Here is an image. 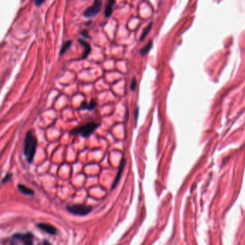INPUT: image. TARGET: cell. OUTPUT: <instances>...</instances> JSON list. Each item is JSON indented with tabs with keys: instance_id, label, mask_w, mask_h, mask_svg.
Returning <instances> with one entry per match:
<instances>
[{
	"instance_id": "cell-9",
	"label": "cell",
	"mask_w": 245,
	"mask_h": 245,
	"mask_svg": "<svg viewBox=\"0 0 245 245\" xmlns=\"http://www.w3.org/2000/svg\"><path fill=\"white\" fill-rule=\"evenodd\" d=\"M97 102L94 100H91L89 103H87L86 101H83L81 104L80 109H86L88 111H91L94 109V108L97 106Z\"/></svg>"
},
{
	"instance_id": "cell-14",
	"label": "cell",
	"mask_w": 245,
	"mask_h": 245,
	"mask_svg": "<svg viewBox=\"0 0 245 245\" xmlns=\"http://www.w3.org/2000/svg\"><path fill=\"white\" fill-rule=\"evenodd\" d=\"M152 41H150L148 44L146 45L141 50H140V54L142 55H146L147 53H148L149 51L151 50V48H152Z\"/></svg>"
},
{
	"instance_id": "cell-16",
	"label": "cell",
	"mask_w": 245,
	"mask_h": 245,
	"mask_svg": "<svg viewBox=\"0 0 245 245\" xmlns=\"http://www.w3.org/2000/svg\"><path fill=\"white\" fill-rule=\"evenodd\" d=\"M136 87H137V80H136L135 78H133V79H132V83H131L130 89L132 91H135Z\"/></svg>"
},
{
	"instance_id": "cell-1",
	"label": "cell",
	"mask_w": 245,
	"mask_h": 245,
	"mask_svg": "<svg viewBox=\"0 0 245 245\" xmlns=\"http://www.w3.org/2000/svg\"><path fill=\"white\" fill-rule=\"evenodd\" d=\"M38 146V140L33 132L29 130L27 132L24 140V144H23V153L26 157L27 160L31 163L33 161L35 157L36 150Z\"/></svg>"
},
{
	"instance_id": "cell-8",
	"label": "cell",
	"mask_w": 245,
	"mask_h": 245,
	"mask_svg": "<svg viewBox=\"0 0 245 245\" xmlns=\"http://www.w3.org/2000/svg\"><path fill=\"white\" fill-rule=\"evenodd\" d=\"M116 1L115 0H108L106 3L105 10H104V14L106 18H109L112 15L113 12V6L115 5Z\"/></svg>"
},
{
	"instance_id": "cell-10",
	"label": "cell",
	"mask_w": 245,
	"mask_h": 245,
	"mask_svg": "<svg viewBox=\"0 0 245 245\" xmlns=\"http://www.w3.org/2000/svg\"><path fill=\"white\" fill-rule=\"evenodd\" d=\"M78 42H79L83 46H84V48H85V51H84V54H83L81 58V59L86 58V57H88V55H89V53H90L91 50L90 45H89L86 41H84V40H81V39H78Z\"/></svg>"
},
{
	"instance_id": "cell-12",
	"label": "cell",
	"mask_w": 245,
	"mask_h": 245,
	"mask_svg": "<svg viewBox=\"0 0 245 245\" xmlns=\"http://www.w3.org/2000/svg\"><path fill=\"white\" fill-rule=\"evenodd\" d=\"M71 44H72L71 40H68L67 42H65V43L63 45L62 48H61V51H60V54H61V55L64 54V53L66 52V51L70 48V47L71 46Z\"/></svg>"
},
{
	"instance_id": "cell-2",
	"label": "cell",
	"mask_w": 245,
	"mask_h": 245,
	"mask_svg": "<svg viewBox=\"0 0 245 245\" xmlns=\"http://www.w3.org/2000/svg\"><path fill=\"white\" fill-rule=\"evenodd\" d=\"M99 126L100 124L99 123L91 121V122L86 123L84 125H79V126L75 127L71 130L70 134L74 135H81L83 137L86 138L89 137Z\"/></svg>"
},
{
	"instance_id": "cell-18",
	"label": "cell",
	"mask_w": 245,
	"mask_h": 245,
	"mask_svg": "<svg viewBox=\"0 0 245 245\" xmlns=\"http://www.w3.org/2000/svg\"><path fill=\"white\" fill-rule=\"evenodd\" d=\"M81 35L84 36L85 38H89V34H88V31L86 30H83L81 32Z\"/></svg>"
},
{
	"instance_id": "cell-13",
	"label": "cell",
	"mask_w": 245,
	"mask_h": 245,
	"mask_svg": "<svg viewBox=\"0 0 245 245\" xmlns=\"http://www.w3.org/2000/svg\"><path fill=\"white\" fill-rule=\"evenodd\" d=\"M152 23H150V24L148 25V26L144 30L143 32H142L141 36H140V41H142V40H143L144 38H146V36L148 35V33H150L151 28H152Z\"/></svg>"
},
{
	"instance_id": "cell-20",
	"label": "cell",
	"mask_w": 245,
	"mask_h": 245,
	"mask_svg": "<svg viewBox=\"0 0 245 245\" xmlns=\"http://www.w3.org/2000/svg\"><path fill=\"white\" fill-rule=\"evenodd\" d=\"M42 244H50V243L49 242H48V241H43V242H42Z\"/></svg>"
},
{
	"instance_id": "cell-17",
	"label": "cell",
	"mask_w": 245,
	"mask_h": 245,
	"mask_svg": "<svg viewBox=\"0 0 245 245\" xmlns=\"http://www.w3.org/2000/svg\"><path fill=\"white\" fill-rule=\"evenodd\" d=\"M45 0H35V5L37 6V7H39V6L42 5V4L45 2Z\"/></svg>"
},
{
	"instance_id": "cell-19",
	"label": "cell",
	"mask_w": 245,
	"mask_h": 245,
	"mask_svg": "<svg viewBox=\"0 0 245 245\" xmlns=\"http://www.w3.org/2000/svg\"><path fill=\"white\" fill-rule=\"evenodd\" d=\"M139 116V108H137V109H136V112H135V118H136V120H137L138 117Z\"/></svg>"
},
{
	"instance_id": "cell-15",
	"label": "cell",
	"mask_w": 245,
	"mask_h": 245,
	"mask_svg": "<svg viewBox=\"0 0 245 245\" xmlns=\"http://www.w3.org/2000/svg\"><path fill=\"white\" fill-rule=\"evenodd\" d=\"M12 178V173H7L6 175L5 178L2 179V183H5L8 182V181H10L11 180V178Z\"/></svg>"
},
{
	"instance_id": "cell-11",
	"label": "cell",
	"mask_w": 245,
	"mask_h": 245,
	"mask_svg": "<svg viewBox=\"0 0 245 245\" xmlns=\"http://www.w3.org/2000/svg\"><path fill=\"white\" fill-rule=\"evenodd\" d=\"M18 188L19 189V191H20L21 193H22L23 194L25 195H28V196H33L34 195V191L33 189H31L30 188H28L26 186L23 184H18Z\"/></svg>"
},
{
	"instance_id": "cell-5",
	"label": "cell",
	"mask_w": 245,
	"mask_h": 245,
	"mask_svg": "<svg viewBox=\"0 0 245 245\" xmlns=\"http://www.w3.org/2000/svg\"><path fill=\"white\" fill-rule=\"evenodd\" d=\"M102 7V2L101 0H94L93 5L91 6L90 7L87 8L84 11V16L85 18H90L95 17L98 13L100 12Z\"/></svg>"
},
{
	"instance_id": "cell-4",
	"label": "cell",
	"mask_w": 245,
	"mask_h": 245,
	"mask_svg": "<svg viewBox=\"0 0 245 245\" xmlns=\"http://www.w3.org/2000/svg\"><path fill=\"white\" fill-rule=\"evenodd\" d=\"M34 235L32 232H27L25 234L15 233L12 236V244H15L16 242L20 241L24 244L30 245L33 244Z\"/></svg>"
},
{
	"instance_id": "cell-6",
	"label": "cell",
	"mask_w": 245,
	"mask_h": 245,
	"mask_svg": "<svg viewBox=\"0 0 245 245\" xmlns=\"http://www.w3.org/2000/svg\"><path fill=\"white\" fill-rule=\"evenodd\" d=\"M37 227L39 228L40 229L47 232V233L50 234V235H55V234L57 233L56 228L53 227V225L49 224V223H40L37 225Z\"/></svg>"
},
{
	"instance_id": "cell-3",
	"label": "cell",
	"mask_w": 245,
	"mask_h": 245,
	"mask_svg": "<svg viewBox=\"0 0 245 245\" xmlns=\"http://www.w3.org/2000/svg\"><path fill=\"white\" fill-rule=\"evenodd\" d=\"M68 211L76 216H86L90 214L93 210V207L91 206L84 205V204H72L66 206Z\"/></svg>"
},
{
	"instance_id": "cell-7",
	"label": "cell",
	"mask_w": 245,
	"mask_h": 245,
	"mask_svg": "<svg viewBox=\"0 0 245 245\" xmlns=\"http://www.w3.org/2000/svg\"><path fill=\"white\" fill-rule=\"evenodd\" d=\"M125 164H126V160H125V159L122 158V160H121V163H120V166H119L118 172H117L116 178H115L114 180V183H113V184H112V190H113V189H114L115 188H116L117 186V184L119 183V180H120V178H121V174H122L123 170H124Z\"/></svg>"
}]
</instances>
